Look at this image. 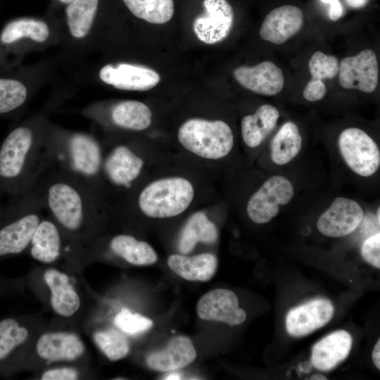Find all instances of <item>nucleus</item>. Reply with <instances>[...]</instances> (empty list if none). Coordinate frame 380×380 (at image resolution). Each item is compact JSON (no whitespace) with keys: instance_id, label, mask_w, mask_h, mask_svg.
Returning <instances> with one entry per match:
<instances>
[{"instance_id":"obj_1","label":"nucleus","mask_w":380,"mask_h":380,"mask_svg":"<svg viewBox=\"0 0 380 380\" xmlns=\"http://www.w3.org/2000/svg\"><path fill=\"white\" fill-rule=\"evenodd\" d=\"M44 210L74 238L89 234L106 208L103 197L82 182L48 167L34 185Z\"/></svg>"},{"instance_id":"obj_2","label":"nucleus","mask_w":380,"mask_h":380,"mask_svg":"<svg viewBox=\"0 0 380 380\" xmlns=\"http://www.w3.org/2000/svg\"><path fill=\"white\" fill-rule=\"evenodd\" d=\"M49 165L48 134L30 126L11 130L0 146V196L10 198L32 187Z\"/></svg>"},{"instance_id":"obj_3","label":"nucleus","mask_w":380,"mask_h":380,"mask_svg":"<svg viewBox=\"0 0 380 380\" xmlns=\"http://www.w3.org/2000/svg\"><path fill=\"white\" fill-rule=\"evenodd\" d=\"M49 165L91 188L103 197L101 172L103 151L100 143L85 133L48 134Z\"/></svg>"},{"instance_id":"obj_4","label":"nucleus","mask_w":380,"mask_h":380,"mask_svg":"<svg viewBox=\"0 0 380 380\" xmlns=\"http://www.w3.org/2000/svg\"><path fill=\"white\" fill-rule=\"evenodd\" d=\"M42 210L44 207L35 186L10 198L0 218V258L21 253L29 248L43 218Z\"/></svg>"},{"instance_id":"obj_5","label":"nucleus","mask_w":380,"mask_h":380,"mask_svg":"<svg viewBox=\"0 0 380 380\" xmlns=\"http://www.w3.org/2000/svg\"><path fill=\"white\" fill-rule=\"evenodd\" d=\"M194 197V188L188 179L165 177L146 185L138 195L137 205L148 217L168 218L185 211Z\"/></svg>"},{"instance_id":"obj_6","label":"nucleus","mask_w":380,"mask_h":380,"mask_svg":"<svg viewBox=\"0 0 380 380\" xmlns=\"http://www.w3.org/2000/svg\"><path fill=\"white\" fill-rule=\"evenodd\" d=\"M177 139L186 150L209 160L225 157L234 146L233 132L222 120L189 119L179 127Z\"/></svg>"},{"instance_id":"obj_7","label":"nucleus","mask_w":380,"mask_h":380,"mask_svg":"<svg viewBox=\"0 0 380 380\" xmlns=\"http://www.w3.org/2000/svg\"><path fill=\"white\" fill-rule=\"evenodd\" d=\"M340 153L349 168L357 175L367 177L380 166V151L374 140L357 127L346 128L338 137Z\"/></svg>"},{"instance_id":"obj_8","label":"nucleus","mask_w":380,"mask_h":380,"mask_svg":"<svg viewBox=\"0 0 380 380\" xmlns=\"http://www.w3.org/2000/svg\"><path fill=\"white\" fill-rule=\"evenodd\" d=\"M294 195L292 183L281 175L268 178L251 196L246 212L256 224H265L276 217L280 205L288 204Z\"/></svg>"},{"instance_id":"obj_9","label":"nucleus","mask_w":380,"mask_h":380,"mask_svg":"<svg viewBox=\"0 0 380 380\" xmlns=\"http://www.w3.org/2000/svg\"><path fill=\"white\" fill-rule=\"evenodd\" d=\"M144 165L143 158L130 146L116 145L103 153L101 186L107 181L115 187L129 189L139 177Z\"/></svg>"},{"instance_id":"obj_10","label":"nucleus","mask_w":380,"mask_h":380,"mask_svg":"<svg viewBox=\"0 0 380 380\" xmlns=\"http://www.w3.org/2000/svg\"><path fill=\"white\" fill-rule=\"evenodd\" d=\"M204 12L193 23V31L203 43L215 44L225 39L234 23V11L227 0H203Z\"/></svg>"},{"instance_id":"obj_11","label":"nucleus","mask_w":380,"mask_h":380,"mask_svg":"<svg viewBox=\"0 0 380 380\" xmlns=\"http://www.w3.org/2000/svg\"><path fill=\"white\" fill-rule=\"evenodd\" d=\"M338 80L344 89L373 92L379 81V67L374 51L365 49L356 56L343 58L339 65Z\"/></svg>"},{"instance_id":"obj_12","label":"nucleus","mask_w":380,"mask_h":380,"mask_svg":"<svg viewBox=\"0 0 380 380\" xmlns=\"http://www.w3.org/2000/svg\"><path fill=\"white\" fill-rule=\"evenodd\" d=\"M364 211L355 200L336 198L319 217L317 229L329 237H342L353 233L361 224Z\"/></svg>"},{"instance_id":"obj_13","label":"nucleus","mask_w":380,"mask_h":380,"mask_svg":"<svg viewBox=\"0 0 380 380\" xmlns=\"http://www.w3.org/2000/svg\"><path fill=\"white\" fill-rule=\"evenodd\" d=\"M196 312L203 319L229 326L241 324L246 319V312L239 307L236 295L225 289H217L204 294L197 303Z\"/></svg>"},{"instance_id":"obj_14","label":"nucleus","mask_w":380,"mask_h":380,"mask_svg":"<svg viewBox=\"0 0 380 380\" xmlns=\"http://www.w3.org/2000/svg\"><path fill=\"white\" fill-rule=\"evenodd\" d=\"M331 302L317 298L291 309L286 318L287 332L294 337L307 336L324 327L333 317Z\"/></svg>"},{"instance_id":"obj_15","label":"nucleus","mask_w":380,"mask_h":380,"mask_svg":"<svg viewBox=\"0 0 380 380\" xmlns=\"http://www.w3.org/2000/svg\"><path fill=\"white\" fill-rule=\"evenodd\" d=\"M100 79L113 87L127 91H148L160 82L159 74L146 66L120 63L116 67L103 66L99 72Z\"/></svg>"},{"instance_id":"obj_16","label":"nucleus","mask_w":380,"mask_h":380,"mask_svg":"<svg viewBox=\"0 0 380 380\" xmlns=\"http://www.w3.org/2000/svg\"><path fill=\"white\" fill-rule=\"evenodd\" d=\"M233 74L242 87L262 95H276L284 85L281 70L271 61H263L253 67L242 65L236 68Z\"/></svg>"},{"instance_id":"obj_17","label":"nucleus","mask_w":380,"mask_h":380,"mask_svg":"<svg viewBox=\"0 0 380 380\" xmlns=\"http://www.w3.org/2000/svg\"><path fill=\"white\" fill-rule=\"evenodd\" d=\"M303 24V13L295 6L284 5L271 11L265 18L260 35L265 41L281 44L295 35Z\"/></svg>"},{"instance_id":"obj_18","label":"nucleus","mask_w":380,"mask_h":380,"mask_svg":"<svg viewBox=\"0 0 380 380\" xmlns=\"http://www.w3.org/2000/svg\"><path fill=\"white\" fill-rule=\"evenodd\" d=\"M196 357V351L191 340L184 336H177L162 350L151 353L146 364L153 370L170 372L188 366Z\"/></svg>"},{"instance_id":"obj_19","label":"nucleus","mask_w":380,"mask_h":380,"mask_svg":"<svg viewBox=\"0 0 380 380\" xmlns=\"http://www.w3.org/2000/svg\"><path fill=\"white\" fill-rule=\"evenodd\" d=\"M38 355L49 362L73 361L82 355L85 347L73 333L56 331L43 334L37 341Z\"/></svg>"},{"instance_id":"obj_20","label":"nucleus","mask_w":380,"mask_h":380,"mask_svg":"<svg viewBox=\"0 0 380 380\" xmlns=\"http://www.w3.org/2000/svg\"><path fill=\"white\" fill-rule=\"evenodd\" d=\"M352 343V336L348 331L338 330L331 333L314 345L312 364L321 371L331 370L348 357Z\"/></svg>"},{"instance_id":"obj_21","label":"nucleus","mask_w":380,"mask_h":380,"mask_svg":"<svg viewBox=\"0 0 380 380\" xmlns=\"http://www.w3.org/2000/svg\"><path fill=\"white\" fill-rule=\"evenodd\" d=\"M63 231L50 216L42 218L29 246L31 256L42 263L55 262L62 253Z\"/></svg>"},{"instance_id":"obj_22","label":"nucleus","mask_w":380,"mask_h":380,"mask_svg":"<svg viewBox=\"0 0 380 380\" xmlns=\"http://www.w3.org/2000/svg\"><path fill=\"white\" fill-rule=\"evenodd\" d=\"M51 291V305L53 311L63 317H70L80 308L81 300L68 276L56 269L47 270L44 274Z\"/></svg>"},{"instance_id":"obj_23","label":"nucleus","mask_w":380,"mask_h":380,"mask_svg":"<svg viewBox=\"0 0 380 380\" xmlns=\"http://www.w3.org/2000/svg\"><path fill=\"white\" fill-rule=\"evenodd\" d=\"M167 265L175 274L186 280L208 281L217 270V259L213 254L207 253L193 256L173 254L168 258Z\"/></svg>"},{"instance_id":"obj_24","label":"nucleus","mask_w":380,"mask_h":380,"mask_svg":"<svg viewBox=\"0 0 380 380\" xmlns=\"http://www.w3.org/2000/svg\"><path fill=\"white\" fill-rule=\"evenodd\" d=\"M279 118L277 108L270 104H263L254 114L243 117L241 129L244 143L250 148L259 146L274 129Z\"/></svg>"},{"instance_id":"obj_25","label":"nucleus","mask_w":380,"mask_h":380,"mask_svg":"<svg viewBox=\"0 0 380 380\" xmlns=\"http://www.w3.org/2000/svg\"><path fill=\"white\" fill-rule=\"evenodd\" d=\"M218 238L215 224L203 212L192 215L184 226L178 241V250L182 254L192 251L198 242L213 243Z\"/></svg>"},{"instance_id":"obj_26","label":"nucleus","mask_w":380,"mask_h":380,"mask_svg":"<svg viewBox=\"0 0 380 380\" xmlns=\"http://www.w3.org/2000/svg\"><path fill=\"white\" fill-rule=\"evenodd\" d=\"M110 251L134 265H150L157 261L154 249L146 242L129 234H118L109 242Z\"/></svg>"},{"instance_id":"obj_27","label":"nucleus","mask_w":380,"mask_h":380,"mask_svg":"<svg viewBox=\"0 0 380 380\" xmlns=\"http://www.w3.org/2000/svg\"><path fill=\"white\" fill-rule=\"evenodd\" d=\"M152 113L145 103L133 100L115 104L110 111L112 122L117 127L132 131H142L151 124Z\"/></svg>"},{"instance_id":"obj_28","label":"nucleus","mask_w":380,"mask_h":380,"mask_svg":"<svg viewBox=\"0 0 380 380\" xmlns=\"http://www.w3.org/2000/svg\"><path fill=\"white\" fill-rule=\"evenodd\" d=\"M302 146L303 139L297 125L286 122L272 140V160L278 165H286L298 156Z\"/></svg>"},{"instance_id":"obj_29","label":"nucleus","mask_w":380,"mask_h":380,"mask_svg":"<svg viewBox=\"0 0 380 380\" xmlns=\"http://www.w3.org/2000/svg\"><path fill=\"white\" fill-rule=\"evenodd\" d=\"M49 36L47 25L39 20L21 18L9 22L0 34V42L11 45L23 38H30L35 42H43Z\"/></svg>"},{"instance_id":"obj_30","label":"nucleus","mask_w":380,"mask_h":380,"mask_svg":"<svg viewBox=\"0 0 380 380\" xmlns=\"http://www.w3.org/2000/svg\"><path fill=\"white\" fill-rule=\"evenodd\" d=\"M99 5V0H74L66 8L67 22L71 35L84 37L89 32Z\"/></svg>"},{"instance_id":"obj_31","label":"nucleus","mask_w":380,"mask_h":380,"mask_svg":"<svg viewBox=\"0 0 380 380\" xmlns=\"http://www.w3.org/2000/svg\"><path fill=\"white\" fill-rule=\"evenodd\" d=\"M136 17L153 24L170 20L174 13L173 0H122Z\"/></svg>"},{"instance_id":"obj_32","label":"nucleus","mask_w":380,"mask_h":380,"mask_svg":"<svg viewBox=\"0 0 380 380\" xmlns=\"http://www.w3.org/2000/svg\"><path fill=\"white\" fill-rule=\"evenodd\" d=\"M29 332L14 318L0 320V362L5 361L27 339Z\"/></svg>"},{"instance_id":"obj_33","label":"nucleus","mask_w":380,"mask_h":380,"mask_svg":"<svg viewBox=\"0 0 380 380\" xmlns=\"http://www.w3.org/2000/svg\"><path fill=\"white\" fill-rule=\"evenodd\" d=\"M94 340L100 350L111 361L125 357L129 352L127 338L118 330L110 328L97 331Z\"/></svg>"},{"instance_id":"obj_34","label":"nucleus","mask_w":380,"mask_h":380,"mask_svg":"<svg viewBox=\"0 0 380 380\" xmlns=\"http://www.w3.org/2000/svg\"><path fill=\"white\" fill-rule=\"evenodd\" d=\"M27 96V89L21 82L0 78V115L18 110L25 102Z\"/></svg>"},{"instance_id":"obj_35","label":"nucleus","mask_w":380,"mask_h":380,"mask_svg":"<svg viewBox=\"0 0 380 380\" xmlns=\"http://www.w3.org/2000/svg\"><path fill=\"white\" fill-rule=\"evenodd\" d=\"M308 68L312 78L322 80L334 78L338 72L339 64L334 56L316 51L309 60Z\"/></svg>"},{"instance_id":"obj_36","label":"nucleus","mask_w":380,"mask_h":380,"mask_svg":"<svg viewBox=\"0 0 380 380\" xmlns=\"http://www.w3.org/2000/svg\"><path fill=\"white\" fill-rule=\"evenodd\" d=\"M115 324L122 331L129 335H137L151 328L153 321L138 313L122 309L114 319Z\"/></svg>"},{"instance_id":"obj_37","label":"nucleus","mask_w":380,"mask_h":380,"mask_svg":"<svg viewBox=\"0 0 380 380\" xmlns=\"http://www.w3.org/2000/svg\"><path fill=\"white\" fill-rule=\"evenodd\" d=\"M361 254L365 261L380 268V233L376 232L365 240L361 246Z\"/></svg>"},{"instance_id":"obj_38","label":"nucleus","mask_w":380,"mask_h":380,"mask_svg":"<svg viewBox=\"0 0 380 380\" xmlns=\"http://www.w3.org/2000/svg\"><path fill=\"white\" fill-rule=\"evenodd\" d=\"M327 88L321 80L311 78L303 90V97L308 101H319L325 96Z\"/></svg>"},{"instance_id":"obj_39","label":"nucleus","mask_w":380,"mask_h":380,"mask_svg":"<svg viewBox=\"0 0 380 380\" xmlns=\"http://www.w3.org/2000/svg\"><path fill=\"white\" fill-rule=\"evenodd\" d=\"M79 373L72 367H60L51 369L44 372L41 376L42 380H75Z\"/></svg>"},{"instance_id":"obj_40","label":"nucleus","mask_w":380,"mask_h":380,"mask_svg":"<svg viewBox=\"0 0 380 380\" xmlns=\"http://www.w3.org/2000/svg\"><path fill=\"white\" fill-rule=\"evenodd\" d=\"M324 4L329 5V16L331 20H338L343 13V8L339 0H319Z\"/></svg>"},{"instance_id":"obj_41","label":"nucleus","mask_w":380,"mask_h":380,"mask_svg":"<svg viewBox=\"0 0 380 380\" xmlns=\"http://www.w3.org/2000/svg\"><path fill=\"white\" fill-rule=\"evenodd\" d=\"M372 357L375 366L378 369H380V339L377 341L374 347Z\"/></svg>"},{"instance_id":"obj_42","label":"nucleus","mask_w":380,"mask_h":380,"mask_svg":"<svg viewBox=\"0 0 380 380\" xmlns=\"http://www.w3.org/2000/svg\"><path fill=\"white\" fill-rule=\"evenodd\" d=\"M369 0H345L348 6L352 8H362L367 5Z\"/></svg>"},{"instance_id":"obj_43","label":"nucleus","mask_w":380,"mask_h":380,"mask_svg":"<svg viewBox=\"0 0 380 380\" xmlns=\"http://www.w3.org/2000/svg\"><path fill=\"white\" fill-rule=\"evenodd\" d=\"M182 376L180 373L177 372L176 371L170 372L168 374L163 376V379H181Z\"/></svg>"},{"instance_id":"obj_44","label":"nucleus","mask_w":380,"mask_h":380,"mask_svg":"<svg viewBox=\"0 0 380 380\" xmlns=\"http://www.w3.org/2000/svg\"><path fill=\"white\" fill-rule=\"evenodd\" d=\"M310 379L326 380L327 379V378L324 375H322L319 374H315L310 377Z\"/></svg>"},{"instance_id":"obj_45","label":"nucleus","mask_w":380,"mask_h":380,"mask_svg":"<svg viewBox=\"0 0 380 380\" xmlns=\"http://www.w3.org/2000/svg\"><path fill=\"white\" fill-rule=\"evenodd\" d=\"M379 215H380V208L379 207L376 211V218H377V222L379 224L380 222Z\"/></svg>"},{"instance_id":"obj_46","label":"nucleus","mask_w":380,"mask_h":380,"mask_svg":"<svg viewBox=\"0 0 380 380\" xmlns=\"http://www.w3.org/2000/svg\"><path fill=\"white\" fill-rule=\"evenodd\" d=\"M62 3H64V4H69L70 3L71 1H74V0H59Z\"/></svg>"},{"instance_id":"obj_47","label":"nucleus","mask_w":380,"mask_h":380,"mask_svg":"<svg viewBox=\"0 0 380 380\" xmlns=\"http://www.w3.org/2000/svg\"><path fill=\"white\" fill-rule=\"evenodd\" d=\"M1 211H2V210L0 208V218H1Z\"/></svg>"}]
</instances>
